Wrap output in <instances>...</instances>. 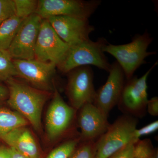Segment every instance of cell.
<instances>
[{"instance_id":"obj_1","label":"cell","mask_w":158,"mask_h":158,"mask_svg":"<svg viewBox=\"0 0 158 158\" xmlns=\"http://www.w3.org/2000/svg\"><path fill=\"white\" fill-rule=\"evenodd\" d=\"M7 82L8 105L25 118L37 132H41L43 108L50 92L39 90L13 78Z\"/></svg>"},{"instance_id":"obj_2","label":"cell","mask_w":158,"mask_h":158,"mask_svg":"<svg viewBox=\"0 0 158 158\" xmlns=\"http://www.w3.org/2000/svg\"><path fill=\"white\" fill-rule=\"evenodd\" d=\"M108 43L104 37H100L96 41L90 39L69 47L64 59L57 67L64 73L78 67L90 65L109 72L111 64L103 52L104 47Z\"/></svg>"},{"instance_id":"obj_3","label":"cell","mask_w":158,"mask_h":158,"mask_svg":"<svg viewBox=\"0 0 158 158\" xmlns=\"http://www.w3.org/2000/svg\"><path fill=\"white\" fill-rule=\"evenodd\" d=\"M152 41V37L145 32L134 37L132 41L128 44L114 45L108 43L104 47L103 52L110 54L116 59L126 78L129 80L135 71L145 63L147 57L156 54V52H148Z\"/></svg>"},{"instance_id":"obj_4","label":"cell","mask_w":158,"mask_h":158,"mask_svg":"<svg viewBox=\"0 0 158 158\" xmlns=\"http://www.w3.org/2000/svg\"><path fill=\"white\" fill-rule=\"evenodd\" d=\"M137 118L129 115L118 117L96 141L95 158H107L133 142Z\"/></svg>"},{"instance_id":"obj_5","label":"cell","mask_w":158,"mask_h":158,"mask_svg":"<svg viewBox=\"0 0 158 158\" xmlns=\"http://www.w3.org/2000/svg\"><path fill=\"white\" fill-rule=\"evenodd\" d=\"M100 0H40L35 14L42 19L69 16L88 19L101 5Z\"/></svg>"},{"instance_id":"obj_6","label":"cell","mask_w":158,"mask_h":158,"mask_svg":"<svg viewBox=\"0 0 158 158\" xmlns=\"http://www.w3.org/2000/svg\"><path fill=\"white\" fill-rule=\"evenodd\" d=\"M158 65V62L141 77H132L125 84L118 108L126 115L133 117H142L147 109L148 99L147 79L150 73Z\"/></svg>"},{"instance_id":"obj_7","label":"cell","mask_w":158,"mask_h":158,"mask_svg":"<svg viewBox=\"0 0 158 158\" xmlns=\"http://www.w3.org/2000/svg\"><path fill=\"white\" fill-rule=\"evenodd\" d=\"M67 74L68 76L66 93L71 106L77 111L87 103H93L96 90L91 67L81 66Z\"/></svg>"},{"instance_id":"obj_8","label":"cell","mask_w":158,"mask_h":158,"mask_svg":"<svg viewBox=\"0 0 158 158\" xmlns=\"http://www.w3.org/2000/svg\"><path fill=\"white\" fill-rule=\"evenodd\" d=\"M17 76L24 79L32 87L39 90L53 92L56 65L36 59H13Z\"/></svg>"},{"instance_id":"obj_9","label":"cell","mask_w":158,"mask_h":158,"mask_svg":"<svg viewBox=\"0 0 158 158\" xmlns=\"http://www.w3.org/2000/svg\"><path fill=\"white\" fill-rule=\"evenodd\" d=\"M69 48V46L58 36L48 20L43 19L36 42L34 59L53 63L57 67Z\"/></svg>"},{"instance_id":"obj_10","label":"cell","mask_w":158,"mask_h":158,"mask_svg":"<svg viewBox=\"0 0 158 158\" xmlns=\"http://www.w3.org/2000/svg\"><path fill=\"white\" fill-rule=\"evenodd\" d=\"M42 19L34 14L24 20L8 50L13 59H35V50Z\"/></svg>"},{"instance_id":"obj_11","label":"cell","mask_w":158,"mask_h":158,"mask_svg":"<svg viewBox=\"0 0 158 158\" xmlns=\"http://www.w3.org/2000/svg\"><path fill=\"white\" fill-rule=\"evenodd\" d=\"M76 111L64 101L56 87L46 116V131L49 140L55 141L65 134Z\"/></svg>"},{"instance_id":"obj_12","label":"cell","mask_w":158,"mask_h":158,"mask_svg":"<svg viewBox=\"0 0 158 158\" xmlns=\"http://www.w3.org/2000/svg\"><path fill=\"white\" fill-rule=\"evenodd\" d=\"M109 73L106 83L96 91L93 103L107 117L118 105L125 84L124 73L116 61L111 64Z\"/></svg>"},{"instance_id":"obj_13","label":"cell","mask_w":158,"mask_h":158,"mask_svg":"<svg viewBox=\"0 0 158 158\" xmlns=\"http://www.w3.org/2000/svg\"><path fill=\"white\" fill-rule=\"evenodd\" d=\"M58 36L69 47L88 41L94 31L88 19L69 16H57L47 19Z\"/></svg>"},{"instance_id":"obj_14","label":"cell","mask_w":158,"mask_h":158,"mask_svg":"<svg viewBox=\"0 0 158 158\" xmlns=\"http://www.w3.org/2000/svg\"><path fill=\"white\" fill-rule=\"evenodd\" d=\"M77 123L83 142L94 141L102 135L110 124L105 116L92 103H87L79 109Z\"/></svg>"},{"instance_id":"obj_15","label":"cell","mask_w":158,"mask_h":158,"mask_svg":"<svg viewBox=\"0 0 158 158\" xmlns=\"http://www.w3.org/2000/svg\"><path fill=\"white\" fill-rule=\"evenodd\" d=\"M9 148L27 158H42V154L30 130L25 127L13 130L0 137Z\"/></svg>"},{"instance_id":"obj_16","label":"cell","mask_w":158,"mask_h":158,"mask_svg":"<svg viewBox=\"0 0 158 158\" xmlns=\"http://www.w3.org/2000/svg\"><path fill=\"white\" fill-rule=\"evenodd\" d=\"M24 19L15 15L0 25V50L9 49Z\"/></svg>"},{"instance_id":"obj_17","label":"cell","mask_w":158,"mask_h":158,"mask_svg":"<svg viewBox=\"0 0 158 158\" xmlns=\"http://www.w3.org/2000/svg\"><path fill=\"white\" fill-rule=\"evenodd\" d=\"M29 122L17 112L6 108H0V137L23 127Z\"/></svg>"},{"instance_id":"obj_18","label":"cell","mask_w":158,"mask_h":158,"mask_svg":"<svg viewBox=\"0 0 158 158\" xmlns=\"http://www.w3.org/2000/svg\"><path fill=\"white\" fill-rule=\"evenodd\" d=\"M17 76V72L8 50H0V81H6Z\"/></svg>"},{"instance_id":"obj_19","label":"cell","mask_w":158,"mask_h":158,"mask_svg":"<svg viewBox=\"0 0 158 158\" xmlns=\"http://www.w3.org/2000/svg\"><path fill=\"white\" fill-rule=\"evenodd\" d=\"M134 158H155L158 156V150L154 148L150 139L139 140L134 144Z\"/></svg>"},{"instance_id":"obj_20","label":"cell","mask_w":158,"mask_h":158,"mask_svg":"<svg viewBox=\"0 0 158 158\" xmlns=\"http://www.w3.org/2000/svg\"><path fill=\"white\" fill-rule=\"evenodd\" d=\"M15 15L25 19L37 11L38 1L36 0H13Z\"/></svg>"},{"instance_id":"obj_21","label":"cell","mask_w":158,"mask_h":158,"mask_svg":"<svg viewBox=\"0 0 158 158\" xmlns=\"http://www.w3.org/2000/svg\"><path fill=\"white\" fill-rule=\"evenodd\" d=\"M80 139H71L53 150L46 158H68L78 145Z\"/></svg>"},{"instance_id":"obj_22","label":"cell","mask_w":158,"mask_h":158,"mask_svg":"<svg viewBox=\"0 0 158 158\" xmlns=\"http://www.w3.org/2000/svg\"><path fill=\"white\" fill-rule=\"evenodd\" d=\"M96 142L85 141L80 146H77L68 158H95Z\"/></svg>"},{"instance_id":"obj_23","label":"cell","mask_w":158,"mask_h":158,"mask_svg":"<svg viewBox=\"0 0 158 158\" xmlns=\"http://www.w3.org/2000/svg\"><path fill=\"white\" fill-rule=\"evenodd\" d=\"M15 15L13 0H0V25Z\"/></svg>"},{"instance_id":"obj_24","label":"cell","mask_w":158,"mask_h":158,"mask_svg":"<svg viewBox=\"0 0 158 158\" xmlns=\"http://www.w3.org/2000/svg\"><path fill=\"white\" fill-rule=\"evenodd\" d=\"M158 129V121L156 120L139 129H136L133 133V142L134 144L140 140L142 136L154 133Z\"/></svg>"},{"instance_id":"obj_25","label":"cell","mask_w":158,"mask_h":158,"mask_svg":"<svg viewBox=\"0 0 158 158\" xmlns=\"http://www.w3.org/2000/svg\"><path fill=\"white\" fill-rule=\"evenodd\" d=\"M134 144H130L107 158H134Z\"/></svg>"},{"instance_id":"obj_26","label":"cell","mask_w":158,"mask_h":158,"mask_svg":"<svg viewBox=\"0 0 158 158\" xmlns=\"http://www.w3.org/2000/svg\"><path fill=\"white\" fill-rule=\"evenodd\" d=\"M147 111L151 116L158 115V98L154 97L148 100L147 105Z\"/></svg>"},{"instance_id":"obj_27","label":"cell","mask_w":158,"mask_h":158,"mask_svg":"<svg viewBox=\"0 0 158 158\" xmlns=\"http://www.w3.org/2000/svg\"><path fill=\"white\" fill-rule=\"evenodd\" d=\"M0 158H12L9 147L0 146Z\"/></svg>"},{"instance_id":"obj_28","label":"cell","mask_w":158,"mask_h":158,"mask_svg":"<svg viewBox=\"0 0 158 158\" xmlns=\"http://www.w3.org/2000/svg\"><path fill=\"white\" fill-rule=\"evenodd\" d=\"M9 90L8 88L0 85V103L8 98Z\"/></svg>"},{"instance_id":"obj_29","label":"cell","mask_w":158,"mask_h":158,"mask_svg":"<svg viewBox=\"0 0 158 158\" xmlns=\"http://www.w3.org/2000/svg\"><path fill=\"white\" fill-rule=\"evenodd\" d=\"M10 152L11 153V155H12V158H27L24 156H23L22 155L18 152L17 151L13 149V148H9Z\"/></svg>"},{"instance_id":"obj_30","label":"cell","mask_w":158,"mask_h":158,"mask_svg":"<svg viewBox=\"0 0 158 158\" xmlns=\"http://www.w3.org/2000/svg\"><path fill=\"white\" fill-rule=\"evenodd\" d=\"M155 158H158V156L156 157Z\"/></svg>"}]
</instances>
